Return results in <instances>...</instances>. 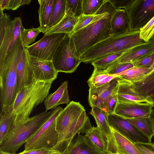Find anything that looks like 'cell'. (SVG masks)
Wrapping results in <instances>:
<instances>
[{"label":"cell","instance_id":"cell-25","mask_svg":"<svg viewBox=\"0 0 154 154\" xmlns=\"http://www.w3.org/2000/svg\"><path fill=\"white\" fill-rule=\"evenodd\" d=\"M78 18L74 15L65 14L63 18L58 23L46 31L44 35L55 33H71Z\"/></svg>","mask_w":154,"mask_h":154},{"label":"cell","instance_id":"cell-20","mask_svg":"<svg viewBox=\"0 0 154 154\" xmlns=\"http://www.w3.org/2000/svg\"><path fill=\"white\" fill-rule=\"evenodd\" d=\"M17 72V94L23 88L31 84L34 81L33 72L28 62L26 48L18 64Z\"/></svg>","mask_w":154,"mask_h":154},{"label":"cell","instance_id":"cell-45","mask_svg":"<svg viewBox=\"0 0 154 154\" xmlns=\"http://www.w3.org/2000/svg\"><path fill=\"white\" fill-rule=\"evenodd\" d=\"M116 9H124L130 3L131 0H109Z\"/></svg>","mask_w":154,"mask_h":154},{"label":"cell","instance_id":"cell-44","mask_svg":"<svg viewBox=\"0 0 154 154\" xmlns=\"http://www.w3.org/2000/svg\"><path fill=\"white\" fill-rule=\"evenodd\" d=\"M55 150L46 148L32 149L27 151H23L18 154H48L52 152Z\"/></svg>","mask_w":154,"mask_h":154},{"label":"cell","instance_id":"cell-8","mask_svg":"<svg viewBox=\"0 0 154 154\" xmlns=\"http://www.w3.org/2000/svg\"><path fill=\"white\" fill-rule=\"evenodd\" d=\"M52 62L57 72L68 73L75 72L82 62L70 33L67 34L60 42Z\"/></svg>","mask_w":154,"mask_h":154},{"label":"cell","instance_id":"cell-7","mask_svg":"<svg viewBox=\"0 0 154 154\" xmlns=\"http://www.w3.org/2000/svg\"><path fill=\"white\" fill-rule=\"evenodd\" d=\"M63 109L58 106L50 117L26 141L24 151L46 148L54 149L58 140L56 119Z\"/></svg>","mask_w":154,"mask_h":154},{"label":"cell","instance_id":"cell-47","mask_svg":"<svg viewBox=\"0 0 154 154\" xmlns=\"http://www.w3.org/2000/svg\"><path fill=\"white\" fill-rule=\"evenodd\" d=\"M9 0H0V10L3 11L6 10Z\"/></svg>","mask_w":154,"mask_h":154},{"label":"cell","instance_id":"cell-41","mask_svg":"<svg viewBox=\"0 0 154 154\" xmlns=\"http://www.w3.org/2000/svg\"><path fill=\"white\" fill-rule=\"evenodd\" d=\"M117 93L111 95L107 100L105 112L108 114L114 113L116 104L117 103Z\"/></svg>","mask_w":154,"mask_h":154},{"label":"cell","instance_id":"cell-50","mask_svg":"<svg viewBox=\"0 0 154 154\" xmlns=\"http://www.w3.org/2000/svg\"><path fill=\"white\" fill-rule=\"evenodd\" d=\"M0 154H13L9 153L8 152H3L1 150H0Z\"/></svg>","mask_w":154,"mask_h":154},{"label":"cell","instance_id":"cell-29","mask_svg":"<svg viewBox=\"0 0 154 154\" xmlns=\"http://www.w3.org/2000/svg\"><path fill=\"white\" fill-rule=\"evenodd\" d=\"M124 52L113 54L104 56L94 61L91 63V64L94 66V69L99 70H105L112 63L120 57Z\"/></svg>","mask_w":154,"mask_h":154},{"label":"cell","instance_id":"cell-17","mask_svg":"<svg viewBox=\"0 0 154 154\" xmlns=\"http://www.w3.org/2000/svg\"><path fill=\"white\" fill-rule=\"evenodd\" d=\"M111 127L112 136L108 141L106 153L113 154H142L134 143Z\"/></svg>","mask_w":154,"mask_h":154},{"label":"cell","instance_id":"cell-5","mask_svg":"<svg viewBox=\"0 0 154 154\" xmlns=\"http://www.w3.org/2000/svg\"><path fill=\"white\" fill-rule=\"evenodd\" d=\"M112 12L95 14L89 24L70 33L80 57L93 46L111 35L110 20Z\"/></svg>","mask_w":154,"mask_h":154},{"label":"cell","instance_id":"cell-39","mask_svg":"<svg viewBox=\"0 0 154 154\" xmlns=\"http://www.w3.org/2000/svg\"><path fill=\"white\" fill-rule=\"evenodd\" d=\"M109 75L105 70H99L94 69L91 75L87 81L89 87L100 82Z\"/></svg>","mask_w":154,"mask_h":154},{"label":"cell","instance_id":"cell-54","mask_svg":"<svg viewBox=\"0 0 154 154\" xmlns=\"http://www.w3.org/2000/svg\"><path fill=\"white\" fill-rule=\"evenodd\" d=\"M153 111H154V107H153Z\"/></svg>","mask_w":154,"mask_h":154},{"label":"cell","instance_id":"cell-18","mask_svg":"<svg viewBox=\"0 0 154 154\" xmlns=\"http://www.w3.org/2000/svg\"><path fill=\"white\" fill-rule=\"evenodd\" d=\"M154 52V42L142 43L124 52L116 61L120 63L133 64Z\"/></svg>","mask_w":154,"mask_h":154},{"label":"cell","instance_id":"cell-14","mask_svg":"<svg viewBox=\"0 0 154 154\" xmlns=\"http://www.w3.org/2000/svg\"><path fill=\"white\" fill-rule=\"evenodd\" d=\"M118 86L117 77L101 87H96L93 85L89 86L88 102L90 106L92 108L97 107L105 112L107 100L111 95L117 93Z\"/></svg>","mask_w":154,"mask_h":154},{"label":"cell","instance_id":"cell-49","mask_svg":"<svg viewBox=\"0 0 154 154\" xmlns=\"http://www.w3.org/2000/svg\"><path fill=\"white\" fill-rule=\"evenodd\" d=\"M48 154H62L61 152L57 150H55V151L48 153Z\"/></svg>","mask_w":154,"mask_h":154},{"label":"cell","instance_id":"cell-33","mask_svg":"<svg viewBox=\"0 0 154 154\" xmlns=\"http://www.w3.org/2000/svg\"><path fill=\"white\" fill-rule=\"evenodd\" d=\"M41 32L42 31L39 26L36 28L32 27L28 29L24 28L21 32L20 35L25 48H26L29 44L34 42L37 35Z\"/></svg>","mask_w":154,"mask_h":154},{"label":"cell","instance_id":"cell-53","mask_svg":"<svg viewBox=\"0 0 154 154\" xmlns=\"http://www.w3.org/2000/svg\"><path fill=\"white\" fill-rule=\"evenodd\" d=\"M105 154H111V153H105Z\"/></svg>","mask_w":154,"mask_h":154},{"label":"cell","instance_id":"cell-34","mask_svg":"<svg viewBox=\"0 0 154 154\" xmlns=\"http://www.w3.org/2000/svg\"><path fill=\"white\" fill-rule=\"evenodd\" d=\"M105 0H82L83 14L95 15L104 2Z\"/></svg>","mask_w":154,"mask_h":154},{"label":"cell","instance_id":"cell-12","mask_svg":"<svg viewBox=\"0 0 154 154\" xmlns=\"http://www.w3.org/2000/svg\"><path fill=\"white\" fill-rule=\"evenodd\" d=\"M67 34L55 33L44 35L38 41L26 48L28 54L39 60L52 61L57 48Z\"/></svg>","mask_w":154,"mask_h":154},{"label":"cell","instance_id":"cell-38","mask_svg":"<svg viewBox=\"0 0 154 154\" xmlns=\"http://www.w3.org/2000/svg\"><path fill=\"white\" fill-rule=\"evenodd\" d=\"M96 15L82 14L78 17L77 22L71 33L76 32L88 25L93 21Z\"/></svg>","mask_w":154,"mask_h":154},{"label":"cell","instance_id":"cell-40","mask_svg":"<svg viewBox=\"0 0 154 154\" xmlns=\"http://www.w3.org/2000/svg\"><path fill=\"white\" fill-rule=\"evenodd\" d=\"M154 62V52L133 64L134 66L143 68H149Z\"/></svg>","mask_w":154,"mask_h":154},{"label":"cell","instance_id":"cell-48","mask_svg":"<svg viewBox=\"0 0 154 154\" xmlns=\"http://www.w3.org/2000/svg\"><path fill=\"white\" fill-rule=\"evenodd\" d=\"M150 116L153 121L154 125V111H153V110L151 113Z\"/></svg>","mask_w":154,"mask_h":154},{"label":"cell","instance_id":"cell-37","mask_svg":"<svg viewBox=\"0 0 154 154\" xmlns=\"http://www.w3.org/2000/svg\"><path fill=\"white\" fill-rule=\"evenodd\" d=\"M139 31L140 38L148 42L154 34V16Z\"/></svg>","mask_w":154,"mask_h":154},{"label":"cell","instance_id":"cell-28","mask_svg":"<svg viewBox=\"0 0 154 154\" xmlns=\"http://www.w3.org/2000/svg\"><path fill=\"white\" fill-rule=\"evenodd\" d=\"M66 1L55 0L46 32L57 25L64 17L65 14Z\"/></svg>","mask_w":154,"mask_h":154},{"label":"cell","instance_id":"cell-27","mask_svg":"<svg viewBox=\"0 0 154 154\" xmlns=\"http://www.w3.org/2000/svg\"><path fill=\"white\" fill-rule=\"evenodd\" d=\"M84 133L98 149L106 153L107 149L108 139L97 127L92 126L87 129Z\"/></svg>","mask_w":154,"mask_h":154},{"label":"cell","instance_id":"cell-32","mask_svg":"<svg viewBox=\"0 0 154 154\" xmlns=\"http://www.w3.org/2000/svg\"><path fill=\"white\" fill-rule=\"evenodd\" d=\"M117 103H146L150 104L146 99L118 89Z\"/></svg>","mask_w":154,"mask_h":154},{"label":"cell","instance_id":"cell-46","mask_svg":"<svg viewBox=\"0 0 154 154\" xmlns=\"http://www.w3.org/2000/svg\"><path fill=\"white\" fill-rule=\"evenodd\" d=\"M119 76V75L118 74L113 75H109L103 79L101 82L98 83L94 85L96 87H101L106 84L113 79Z\"/></svg>","mask_w":154,"mask_h":154},{"label":"cell","instance_id":"cell-16","mask_svg":"<svg viewBox=\"0 0 154 154\" xmlns=\"http://www.w3.org/2000/svg\"><path fill=\"white\" fill-rule=\"evenodd\" d=\"M153 106L146 103L116 104L114 114L125 119L150 116Z\"/></svg>","mask_w":154,"mask_h":154},{"label":"cell","instance_id":"cell-43","mask_svg":"<svg viewBox=\"0 0 154 154\" xmlns=\"http://www.w3.org/2000/svg\"><path fill=\"white\" fill-rule=\"evenodd\" d=\"M31 0H9L6 10H15L21 6L29 4Z\"/></svg>","mask_w":154,"mask_h":154},{"label":"cell","instance_id":"cell-35","mask_svg":"<svg viewBox=\"0 0 154 154\" xmlns=\"http://www.w3.org/2000/svg\"><path fill=\"white\" fill-rule=\"evenodd\" d=\"M82 14V0H66L65 14L78 18Z\"/></svg>","mask_w":154,"mask_h":154},{"label":"cell","instance_id":"cell-13","mask_svg":"<svg viewBox=\"0 0 154 154\" xmlns=\"http://www.w3.org/2000/svg\"><path fill=\"white\" fill-rule=\"evenodd\" d=\"M111 127L134 143H151L148 138L127 120L113 113L108 115Z\"/></svg>","mask_w":154,"mask_h":154},{"label":"cell","instance_id":"cell-52","mask_svg":"<svg viewBox=\"0 0 154 154\" xmlns=\"http://www.w3.org/2000/svg\"><path fill=\"white\" fill-rule=\"evenodd\" d=\"M152 146H153V147L154 148V141L153 143H152Z\"/></svg>","mask_w":154,"mask_h":154},{"label":"cell","instance_id":"cell-3","mask_svg":"<svg viewBox=\"0 0 154 154\" xmlns=\"http://www.w3.org/2000/svg\"><path fill=\"white\" fill-rule=\"evenodd\" d=\"M53 82L34 80L31 84L21 89L7 112H11L13 117L12 125L23 123L29 118L33 109L44 101L48 95Z\"/></svg>","mask_w":154,"mask_h":154},{"label":"cell","instance_id":"cell-15","mask_svg":"<svg viewBox=\"0 0 154 154\" xmlns=\"http://www.w3.org/2000/svg\"><path fill=\"white\" fill-rule=\"evenodd\" d=\"M27 55L34 80L54 81L57 78L58 72L55 69L52 61L39 60L30 56L27 52Z\"/></svg>","mask_w":154,"mask_h":154},{"label":"cell","instance_id":"cell-36","mask_svg":"<svg viewBox=\"0 0 154 154\" xmlns=\"http://www.w3.org/2000/svg\"><path fill=\"white\" fill-rule=\"evenodd\" d=\"M134 67L133 64L120 63L115 61L105 70L109 75L118 74Z\"/></svg>","mask_w":154,"mask_h":154},{"label":"cell","instance_id":"cell-1","mask_svg":"<svg viewBox=\"0 0 154 154\" xmlns=\"http://www.w3.org/2000/svg\"><path fill=\"white\" fill-rule=\"evenodd\" d=\"M25 48L20 35L5 60L0 63V113L8 111L16 97L17 66Z\"/></svg>","mask_w":154,"mask_h":154},{"label":"cell","instance_id":"cell-24","mask_svg":"<svg viewBox=\"0 0 154 154\" xmlns=\"http://www.w3.org/2000/svg\"><path fill=\"white\" fill-rule=\"evenodd\" d=\"M56 0H38L39 27L44 34L45 32L50 20Z\"/></svg>","mask_w":154,"mask_h":154},{"label":"cell","instance_id":"cell-22","mask_svg":"<svg viewBox=\"0 0 154 154\" xmlns=\"http://www.w3.org/2000/svg\"><path fill=\"white\" fill-rule=\"evenodd\" d=\"M128 31V21L125 10L116 9L112 13L110 20L111 35Z\"/></svg>","mask_w":154,"mask_h":154},{"label":"cell","instance_id":"cell-30","mask_svg":"<svg viewBox=\"0 0 154 154\" xmlns=\"http://www.w3.org/2000/svg\"><path fill=\"white\" fill-rule=\"evenodd\" d=\"M154 69L141 68L134 66L127 70L120 73L118 77L125 80H131L147 74Z\"/></svg>","mask_w":154,"mask_h":154},{"label":"cell","instance_id":"cell-11","mask_svg":"<svg viewBox=\"0 0 154 154\" xmlns=\"http://www.w3.org/2000/svg\"><path fill=\"white\" fill-rule=\"evenodd\" d=\"M118 90L145 98L154 107V69L131 80L118 78Z\"/></svg>","mask_w":154,"mask_h":154},{"label":"cell","instance_id":"cell-9","mask_svg":"<svg viewBox=\"0 0 154 154\" xmlns=\"http://www.w3.org/2000/svg\"><path fill=\"white\" fill-rule=\"evenodd\" d=\"M0 63L8 54L15 42L24 29L20 17L11 20L10 16L0 10Z\"/></svg>","mask_w":154,"mask_h":154},{"label":"cell","instance_id":"cell-10","mask_svg":"<svg viewBox=\"0 0 154 154\" xmlns=\"http://www.w3.org/2000/svg\"><path fill=\"white\" fill-rule=\"evenodd\" d=\"M124 9L128 20L129 31L140 30L154 16V0H131Z\"/></svg>","mask_w":154,"mask_h":154},{"label":"cell","instance_id":"cell-31","mask_svg":"<svg viewBox=\"0 0 154 154\" xmlns=\"http://www.w3.org/2000/svg\"><path fill=\"white\" fill-rule=\"evenodd\" d=\"M14 119L10 112L0 113V142L7 134L13 124Z\"/></svg>","mask_w":154,"mask_h":154},{"label":"cell","instance_id":"cell-42","mask_svg":"<svg viewBox=\"0 0 154 154\" xmlns=\"http://www.w3.org/2000/svg\"><path fill=\"white\" fill-rule=\"evenodd\" d=\"M135 146L142 154H154V148L151 143H134Z\"/></svg>","mask_w":154,"mask_h":154},{"label":"cell","instance_id":"cell-4","mask_svg":"<svg viewBox=\"0 0 154 154\" xmlns=\"http://www.w3.org/2000/svg\"><path fill=\"white\" fill-rule=\"evenodd\" d=\"M139 30L127 31L111 35L95 45L81 56L82 62L91 63L104 56L124 52L144 42L140 38Z\"/></svg>","mask_w":154,"mask_h":154},{"label":"cell","instance_id":"cell-23","mask_svg":"<svg viewBox=\"0 0 154 154\" xmlns=\"http://www.w3.org/2000/svg\"><path fill=\"white\" fill-rule=\"evenodd\" d=\"M90 113L94 118L97 127L108 141L112 136L111 128L108 121L109 114L96 106L92 108Z\"/></svg>","mask_w":154,"mask_h":154},{"label":"cell","instance_id":"cell-51","mask_svg":"<svg viewBox=\"0 0 154 154\" xmlns=\"http://www.w3.org/2000/svg\"><path fill=\"white\" fill-rule=\"evenodd\" d=\"M150 40L154 42V34L152 36V37L151 38V39H150Z\"/></svg>","mask_w":154,"mask_h":154},{"label":"cell","instance_id":"cell-6","mask_svg":"<svg viewBox=\"0 0 154 154\" xmlns=\"http://www.w3.org/2000/svg\"><path fill=\"white\" fill-rule=\"evenodd\" d=\"M54 110L43 112L23 123L12 125L0 142V150L16 154L18 149L50 117Z\"/></svg>","mask_w":154,"mask_h":154},{"label":"cell","instance_id":"cell-19","mask_svg":"<svg viewBox=\"0 0 154 154\" xmlns=\"http://www.w3.org/2000/svg\"><path fill=\"white\" fill-rule=\"evenodd\" d=\"M98 149L85 135L78 134L64 154H105Z\"/></svg>","mask_w":154,"mask_h":154},{"label":"cell","instance_id":"cell-26","mask_svg":"<svg viewBox=\"0 0 154 154\" xmlns=\"http://www.w3.org/2000/svg\"><path fill=\"white\" fill-rule=\"evenodd\" d=\"M127 120L145 135L152 143V139L154 136V125L150 116Z\"/></svg>","mask_w":154,"mask_h":154},{"label":"cell","instance_id":"cell-21","mask_svg":"<svg viewBox=\"0 0 154 154\" xmlns=\"http://www.w3.org/2000/svg\"><path fill=\"white\" fill-rule=\"evenodd\" d=\"M68 89V82H63L54 92L47 97L44 101L46 111L54 109L58 106L63 104H68L70 102Z\"/></svg>","mask_w":154,"mask_h":154},{"label":"cell","instance_id":"cell-2","mask_svg":"<svg viewBox=\"0 0 154 154\" xmlns=\"http://www.w3.org/2000/svg\"><path fill=\"white\" fill-rule=\"evenodd\" d=\"M87 116L84 107L79 102L71 101L56 119L58 143L54 149L64 154L72 141L80 131Z\"/></svg>","mask_w":154,"mask_h":154}]
</instances>
